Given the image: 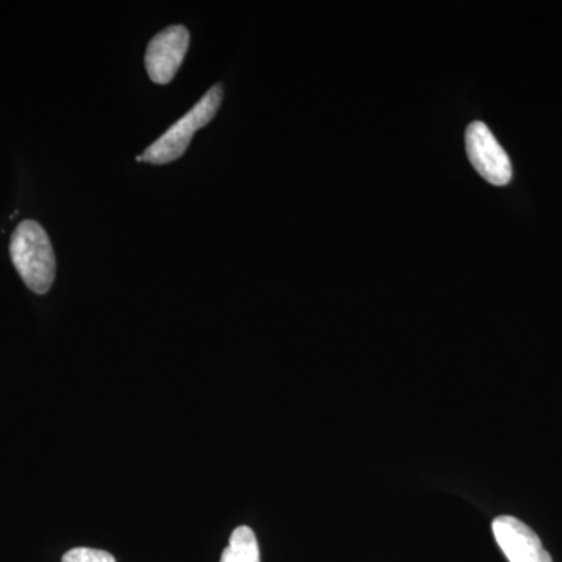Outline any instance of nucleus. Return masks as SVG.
Here are the masks:
<instances>
[{
  "label": "nucleus",
  "mask_w": 562,
  "mask_h": 562,
  "mask_svg": "<svg viewBox=\"0 0 562 562\" xmlns=\"http://www.w3.org/2000/svg\"><path fill=\"white\" fill-rule=\"evenodd\" d=\"M190 49V32L183 25H172L158 33L146 50V69L150 80L168 85L179 72Z\"/></svg>",
  "instance_id": "nucleus-4"
},
{
  "label": "nucleus",
  "mask_w": 562,
  "mask_h": 562,
  "mask_svg": "<svg viewBox=\"0 0 562 562\" xmlns=\"http://www.w3.org/2000/svg\"><path fill=\"white\" fill-rule=\"evenodd\" d=\"M465 150L469 161L487 183L505 187L512 181V160L483 122H473L469 125L465 132Z\"/></svg>",
  "instance_id": "nucleus-3"
},
{
  "label": "nucleus",
  "mask_w": 562,
  "mask_h": 562,
  "mask_svg": "<svg viewBox=\"0 0 562 562\" xmlns=\"http://www.w3.org/2000/svg\"><path fill=\"white\" fill-rule=\"evenodd\" d=\"M63 562H116L113 554L103 552V550L79 549L69 550L68 553L63 557Z\"/></svg>",
  "instance_id": "nucleus-7"
},
{
  "label": "nucleus",
  "mask_w": 562,
  "mask_h": 562,
  "mask_svg": "<svg viewBox=\"0 0 562 562\" xmlns=\"http://www.w3.org/2000/svg\"><path fill=\"white\" fill-rule=\"evenodd\" d=\"M492 532L509 562H553L539 536L516 517H497Z\"/></svg>",
  "instance_id": "nucleus-5"
},
{
  "label": "nucleus",
  "mask_w": 562,
  "mask_h": 562,
  "mask_svg": "<svg viewBox=\"0 0 562 562\" xmlns=\"http://www.w3.org/2000/svg\"><path fill=\"white\" fill-rule=\"evenodd\" d=\"M11 261L35 294L50 290L57 271L54 247L46 231L35 221H22L11 235Z\"/></svg>",
  "instance_id": "nucleus-1"
},
{
  "label": "nucleus",
  "mask_w": 562,
  "mask_h": 562,
  "mask_svg": "<svg viewBox=\"0 0 562 562\" xmlns=\"http://www.w3.org/2000/svg\"><path fill=\"white\" fill-rule=\"evenodd\" d=\"M221 562H261L257 536L249 527H238L222 553Z\"/></svg>",
  "instance_id": "nucleus-6"
},
{
  "label": "nucleus",
  "mask_w": 562,
  "mask_h": 562,
  "mask_svg": "<svg viewBox=\"0 0 562 562\" xmlns=\"http://www.w3.org/2000/svg\"><path fill=\"white\" fill-rule=\"evenodd\" d=\"M222 95H224V91H222L221 85L211 88L203 95L202 101L195 103L190 113L184 114L161 138L155 140L149 149L140 155L143 161L150 162V165H168V162L179 160L190 147L194 133L209 125L211 120L216 116Z\"/></svg>",
  "instance_id": "nucleus-2"
}]
</instances>
